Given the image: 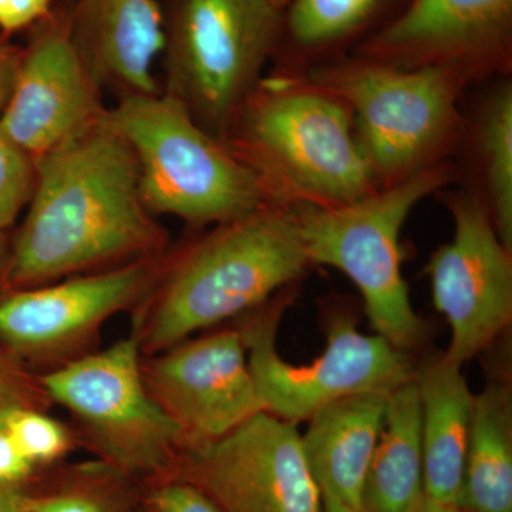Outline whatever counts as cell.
Returning a JSON list of instances; mask_svg holds the SVG:
<instances>
[{"label": "cell", "mask_w": 512, "mask_h": 512, "mask_svg": "<svg viewBox=\"0 0 512 512\" xmlns=\"http://www.w3.org/2000/svg\"><path fill=\"white\" fill-rule=\"evenodd\" d=\"M164 229L141 200L137 161L103 120L36 158L29 211L9 252L13 289L163 255Z\"/></svg>", "instance_id": "6da1fadb"}, {"label": "cell", "mask_w": 512, "mask_h": 512, "mask_svg": "<svg viewBox=\"0 0 512 512\" xmlns=\"http://www.w3.org/2000/svg\"><path fill=\"white\" fill-rule=\"evenodd\" d=\"M3 430L33 466L52 463L70 447L69 434L62 424L35 407L15 410Z\"/></svg>", "instance_id": "603a6c76"}, {"label": "cell", "mask_w": 512, "mask_h": 512, "mask_svg": "<svg viewBox=\"0 0 512 512\" xmlns=\"http://www.w3.org/2000/svg\"><path fill=\"white\" fill-rule=\"evenodd\" d=\"M416 512H463L456 505H448L437 503V501L430 500L424 495L423 500L417 508Z\"/></svg>", "instance_id": "1f68e13d"}, {"label": "cell", "mask_w": 512, "mask_h": 512, "mask_svg": "<svg viewBox=\"0 0 512 512\" xmlns=\"http://www.w3.org/2000/svg\"><path fill=\"white\" fill-rule=\"evenodd\" d=\"M456 507L463 512H512V393L503 380H490L476 394Z\"/></svg>", "instance_id": "44dd1931"}, {"label": "cell", "mask_w": 512, "mask_h": 512, "mask_svg": "<svg viewBox=\"0 0 512 512\" xmlns=\"http://www.w3.org/2000/svg\"><path fill=\"white\" fill-rule=\"evenodd\" d=\"M424 498L416 380L387 397L386 417L363 484L359 512H416Z\"/></svg>", "instance_id": "ffe728a7"}, {"label": "cell", "mask_w": 512, "mask_h": 512, "mask_svg": "<svg viewBox=\"0 0 512 512\" xmlns=\"http://www.w3.org/2000/svg\"><path fill=\"white\" fill-rule=\"evenodd\" d=\"M138 312L133 332L103 352L70 360L40 379L46 396L82 424L106 467L124 477H163L184 447L183 431L151 397L141 366Z\"/></svg>", "instance_id": "ba28073f"}, {"label": "cell", "mask_w": 512, "mask_h": 512, "mask_svg": "<svg viewBox=\"0 0 512 512\" xmlns=\"http://www.w3.org/2000/svg\"><path fill=\"white\" fill-rule=\"evenodd\" d=\"M383 393H360L326 404L301 433L303 453L322 494L359 512L367 468L386 417Z\"/></svg>", "instance_id": "e0dca14e"}, {"label": "cell", "mask_w": 512, "mask_h": 512, "mask_svg": "<svg viewBox=\"0 0 512 512\" xmlns=\"http://www.w3.org/2000/svg\"><path fill=\"white\" fill-rule=\"evenodd\" d=\"M33 464L20 453L5 430H0V481L20 484L30 476Z\"/></svg>", "instance_id": "f1b7e54d"}, {"label": "cell", "mask_w": 512, "mask_h": 512, "mask_svg": "<svg viewBox=\"0 0 512 512\" xmlns=\"http://www.w3.org/2000/svg\"><path fill=\"white\" fill-rule=\"evenodd\" d=\"M480 195L501 241L512 251V83L501 80L478 107L471 128Z\"/></svg>", "instance_id": "7402d4cb"}, {"label": "cell", "mask_w": 512, "mask_h": 512, "mask_svg": "<svg viewBox=\"0 0 512 512\" xmlns=\"http://www.w3.org/2000/svg\"><path fill=\"white\" fill-rule=\"evenodd\" d=\"M281 301L241 329L249 369L265 412L298 424L343 397L390 394L410 382L416 369L409 353L379 335H365L349 319L333 322L328 345L311 363L293 365L276 349Z\"/></svg>", "instance_id": "9c48e42d"}, {"label": "cell", "mask_w": 512, "mask_h": 512, "mask_svg": "<svg viewBox=\"0 0 512 512\" xmlns=\"http://www.w3.org/2000/svg\"><path fill=\"white\" fill-rule=\"evenodd\" d=\"M52 9V0H0V30L13 33L33 28Z\"/></svg>", "instance_id": "83f0119b"}, {"label": "cell", "mask_w": 512, "mask_h": 512, "mask_svg": "<svg viewBox=\"0 0 512 512\" xmlns=\"http://www.w3.org/2000/svg\"><path fill=\"white\" fill-rule=\"evenodd\" d=\"M9 252L6 251L5 244H3L2 235H0V276L3 278L5 274L6 264H8Z\"/></svg>", "instance_id": "836d02e7"}, {"label": "cell", "mask_w": 512, "mask_h": 512, "mask_svg": "<svg viewBox=\"0 0 512 512\" xmlns=\"http://www.w3.org/2000/svg\"><path fill=\"white\" fill-rule=\"evenodd\" d=\"M167 478L194 485L224 512H325L301 433L271 413L256 414L221 439L184 447Z\"/></svg>", "instance_id": "30bf717a"}, {"label": "cell", "mask_w": 512, "mask_h": 512, "mask_svg": "<svg viewBox=\"0 0 512 512\" xmlns=\"http://www.w3.org/2000/svg\"><path fill=\"white\" fill-rule=\"evenodd\" d=\"M165 90L224 141L281 43L284 10L266 0H163Z\"/></svg>", "instance_id": "52a82bcc"}, {"label": "cell", "mask_w": 512, "mask_h": 512, "mask_svg": "<svg viewBox=\"0 0 512 512\" xmlns=\"http://www.w3.org/2000/svg\"><path fill=\"white\" fill-rule=\"evenodd\" d=\"M323 495V505H325V512H356L349 508L348 505L340 503L336 498L330 497V495Z\"/></svg>", "instance_id": "d6a6232c"}, {"label": "cell", "mask_w": 512, "mask_h": 512, "mask_svg": "<svg viewBox=\"0 0 512 512\" xmlns=\"http://www.w3.org/2000/svg\"><path fill=\"white\" fill-rule=\"evenodd\" d=\"M164 264L161 255L57 284L13 289L0 301V339L33 357L49 359L70 352L111 316L150 295Z\"/></svg>", "instance_id": "9a60e30c"}, {"label": "cell", "mask_w": 512, "mask_h": 512, "mask_svg": "<svg viewBox=\"0 0 512 512\" xmlns=\"http://www.w3.org/2000/svg\"><path fill=\"white\" fill-rule=\"evenodd\" d=\"M100 94L74 42L72 3H64L33 26L0 127L36 160L100 120Z\"/></svg>", "instance_id": "7c38bea8"}, {"label": "cell", "mask_w": 512, "mask_h": 512, "mask_svg": "<svg viewBox=\"0 0 512 512\" xmlns=\"http://www.w3.org/2000/svg\"><path fill=\"white\" fill-rule=\"evenodd\" d=\"M266 2L271 3V5H274L275 8L284 10L286 6H288V3L291 2V0H266Z\"/></svg>", "instance_id": "e575fe53"}, {"label": "cell", "mask_w": 512, "mask_h": 512, "mask_svg": "<svg viewBox=\"0 0 512 512\" xmlns=\"http://www.w3.org/2000/svg\"><path fill=\"white\" fill-rule=\"evenodd\" d=\"M35 181V158L0 127V231L9 228L29 204Z\"/></svg>", "instance_id": "cb8c5ba5"}, {"label": "cell", "mask_w": 512, "mask_h": 512, "mask_svg": "<svg viewBox=\"0 0 512 512\" xmlns=\"http://www.w3.org/2000/svg\"><path fill=\"white\" fill-rule=\"evenodd\" d=\"M22 49L13 46L5 36L0 35V114L12 96L18 76Z\"/></svg>", "instance_id": "f546056e"}, {"label": "cell", "mask_w": 512, "mask_h": 512, "mask_svg": "<svg viewBox=\"0 0 512 512\" xmlns=\"http://www.w3.org/2000/svg\"><path fill=\"white\" fill-rule=\"evenodd\" d=\"M101 120L133 151L151 214L217 225L269 202L247 165L170 94H124Z\"/></svg>", "instance_id": "5b68a950"}, {"label": "cell", "mask_w": 512, "mask_h": 512, "mask_svg": "<svg viewBox=\"0 0 512 512\" xmlns=\"http://www.w3.org/2000/svg\"><path fill=\"white\" fill-rule=\"evenodd\" d=\"M352 55L399 67H456L473 80L512 67V0H407Z\"/></svg>", "instance_id": "4fadbf2b"}, {"label": "cell", "mask_w": 512, "mask_h": 512, "mask_svg": "<svg viewBox=\"0 0 512 512\" xmlns=\"http://www.w3.org/2000/svg\"><path fill=\"white\" fill-rule=\"evenodd\" d=\"M225 144L275 204L342 207L379 191L348 106L301 69L262 77Z\"/></svg>", "instance_id": "7a4b0ae2"}, {"label": "cell", "mask_w": 512, "mask_h": 512, "mask_svg": "<svg viewBox=\"0 0 512 512\" xmlns=\"http://www.w3.org/2000/svg\"><path fill=\"white\" fill-rule=\"evenodd\" d=\"M421 414L424 495L457 505L473 426L476 394L463 366L446 355L434 356L416 369Z\"/></svg>", "instance_id": "ac0fdd59"}, {"label": "cell", "mask_w": 512, "mask_h": 512, "mask_svg": "<svg viewBox=\"0 0 512 512\" xmlns=\"http://www.w3.org/2000/svg\"><path fill=\"white\" fill-rule=\"evenodd\" d=\"M72 32L101 89L158 92L153 69L164 35L157 0H73Z\"/></svg>", "instance_id": "2e32d148"}, {"label": "cell", "mask_w": 512, "mask_h": 512, "mask_svg": "<svg viewBox=\"0 0 512 512\" xmlns=\"http://www.w3.org/2000/svg\"><path fill=\"white\" fill-rule=\"evenodd\" d=\"M28 512H120L89 488H67L52 494L29 495Z\"/></svg>", "instance_id": "484cf974"}, {"label": "cell", "mask_w": 512, "mask_h": 512, "mask_svg": "<svg viewBox=\"0 0 512 512\" xmlns=\"http://www.w3.org/2000/svg\"><path fill=\"white\" fill-rule=\"evenodd\" d=\"M140 512H148V511L146 510V508H143V510H141Z\"/></svg>", "instance_id": "d590c367"}, {"label": "cell", "mask_w": 512, "mask_h": 512, "mask_svg": "<svg viewBox=\"0 0 512 512\" xmlns=\"http://www.w3.org/2000/svg\"><path fill=\"white\" fill-rule=\"evenodd\" d=\"M28 498L20 484L0 481V512H28Z\"/></svg>", "instance_id": "4dcf8cb0"}, {"label": "cell", "mask_w": 512, "mask_h": 512, "mask_svg": "<svg viewBox=\"0 0 512 512\" xmlns=\"http://www.w3.org/2000/svg\"><path fill=\"white\" fill-rule=\"evenodd\" d=\"M292 205L266 202L215 225L168 261L141 309V350L158 355L197 330L264 306L311 266Z\"/></svg>", "instance_id": "3957f363"}, {"label": "cell", "mask_w": 512, "mask_h": 512, "mask_svg": "<svg viewBox=\"0 0 512 512\" xmlns=\"http://www.w3.org/2000/svg\"><path fill=\"white\" fill-rule=\"evenodd\" d=\"M456 180L450 161L342 207L292 205L312 265L339 269L359 289L376 335L409 353L426 338L402 272L400 234L410 212Z\"/></svg>", "instance_id": "8992f818"}, {"label": "cell", "mask_w": 512, "mask_h": 512, "mask_svg": "<svg viewBox=\"0 0 512 512\" xmlns=\"http://www.w3.org/2000/svg\"><path fill=\"white\" fill-rule=\"evenodd\" d=\"M407 0H291L284 9L282 66L302 69L355 49L403 9Z\"/></svg>", "instance_id": "d6986e66"}, {"label": "cell", "mask_w": 512, "mask_h": 512, "mask_svg": "<svg viewBox=\"0 0 512 512\" xmlns=\"http://www.w3.org/2000/svg\"><path fill=\"white\" fill-rule=\"evenodd\" d=\"M301 70L348 106L379 190L446 163L463 140L458 103L474 83L456 67L399 69L352 55Z\"/></svg>", "instance_id": "277c9868"}, {"label": "cell", "mask_w": 512, "mask_h": 512, "mask_svg": "<svg viewBox=\"0 0 512 512\" xmlns=\"http://www.w3.org/2000/svg\"><path fill=\"white\" fill-rule=\"evenodd\" d=\"M143 376L183 431L184 447L221 439L265 412L241 330L183 340L143 366Z\"/></svg>", "instance_id": "5bb4252c"}, {"label": "cell", "mask_w": 512, "mask_h": 512, "mask_svg": "<svg viewBox=\"0 0 512 512\" xmlns=\"http://www.w3.org/2000/svg\"><path fill=\"white\" fill-rule=\"evenodd\" d=\"M454 235L427 265L433 302L451 330L444 353L463 366L503 335L512 320V251L474 190L444 192Z\"/></svg>", "instance_id": "8fae6325"}, {"label": "cell", "mask_w": 512, "mask_h": 512, "mask_svg": "<svg viewBox=\"0 0 512 512\" xmlns=\"http://www.w3.org/2000/svg\"><path fill=\"white\" fill-rule=\"evenodd\" d=\"M148 512H224L207 494L177 478H165L148 494Z\"/></svg>", "instance_id": "d4e9b609"}, {"label": "cell", "mask_w": 512, "mask_h": 512, "mask_svg": "<svg viewBox=\"0 0 512 512\" xmlns=\"http://www.w3.org/2000/svg\"><path fill=\"white\" fill-rule=\"evenodd\" d=\"M49 399L42 384L32 386L25 376H20L15 370L0 366V430L5 427V421L15 410L25 407H35Z\"/></svg>", "instance_id": "4316f807"}]
</instances>
